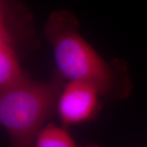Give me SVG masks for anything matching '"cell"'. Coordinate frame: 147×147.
<instances>
[{"label": "cell", "instance_id": "6da1fadb", "mask_svg": "<svg viewBox=\"0 0 147 147\" xmlns=\"http://www.w3.org/2000/svg\"><path fill=\"white\" fill-rule=\"evenodd\" d=\"M44 34L53 50L56 70L67 81L92 85L109 100L127 98L132 82L123 59L106 60L79 31L76 16L66 10L53 11L47 18Z\"/></svg>", "mask_w": 147, "mask_h": 147}, {"label": "cell", "instance_id": "7a4b0ae2", "mask_svg": "<svg viewBox=\"0 0 147 147\" xmlns=\"http://www.w3.org/2000/svg\"><path fill=\"white\" fill-rule=\"evenodd\" d=\"M66 83L55 69L47 82L27 78L0 90V123L7 133L8 147H34L47 120L57 113Z\"/></svg>", "mask_w": 147, "mask_h": 147}, {"label": "cell", "instance_id": "3957f363", "mask_svg": "<svg viewBox=\"0 0 147 147\" xmlns=\"http://www.w3.org/2000/svg\"><path fill=\"white\" fill-rule=\"evenodd\" d=\"M37 40L30 11L21 0H0V90L28 77L22 68L23 46Z\"/></svg>", "mask_w": 147, "mask_h": 147}, {"label": "cell", "instance_id": "277c9868", "mask_svg": "<svg viewBox=\"0 0 147 147\" xmlns=\"http://www.w3.org/2000/svg\"><path fill=\"white\" fill-rule=\"evenodd\" d=\"M100 92L92 85L67 81L58 99L57 114L61 125L69 128L93 119L100 110Z\"/></svg>", "mask_w": 147, "mask_h": 147}, {"label": "cell", "instance_id": "5b68a950", "mask_svg": "<svg viewBox=\"0 0 147 147\" xmlns=\"http://www.w3.org/2000/svg\"><path fill=\"white\" fill-rule=\"evenodd\" d=\"M34 147H98L96 145H79L65 127L49 123L42 129Z\"/></svg>", "mask_w": 147, "mask_h": 147}]
</instances>
